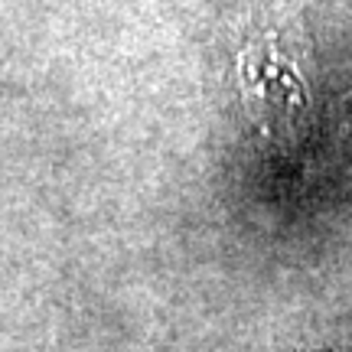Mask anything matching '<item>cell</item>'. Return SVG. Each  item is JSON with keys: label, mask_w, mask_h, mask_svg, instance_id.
I'll list each match as a JSON object with an SVG mask.
<instances>
[{"label": "cell", "mask_w": 352, "mask_h": 352, "mask_svg": "<svg viewBox=\"0 0 352 352\" xmlns=\"http://www.w3.org/2000/svg\"><path fill=\"white\" fill-rule=\"evenodd\" d=\"M239 91L264 131H284L307 108L300 46L287 33L280 10H261L248 20L239 50Z\"/></svg>", "instance_id": "1"}]
</instances>
